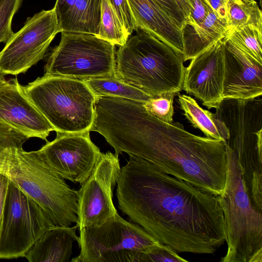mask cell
I'll return each mask as SVG.
<instances>
[{
    "mask_svg": "<svg viewBox=\"0 0 262 262\" xmlns=\"http://www.w3.org/2000/svg\"><path fill=\"white\" fill-rule=\"evenodd\" d=\"M128 155L116 183L121 212L177 253L216 252L226 242L219 195Z\"/></svg>",
    "mask_w": 262,
    "mask_h": 262,
    "instance_id": "1",
    "label": "cell"
},
{
    "mask_svg": "<svg viewBox=\"0 0 262 262\" xmlns=\"http://www.w3.org/2000/svg\"><path fill=\"white\" fill-rule=\"evenodd\" d=\"M92 130L101 134L117 156L124 152L143 159L216 195L224 190L227 142L194 135L179 122L162 121L142 102L105 98L96 111Z\"/></svg>",
    "mask_w": 262,
    "mask_h": 262,
    "instance_id": "2",
    "label": "cell"
},
{
    "mask_svg": "<svg viewBox=\"0 0 262 262\" xmlns=\"http://www.w3.org/2000/svg\"><path fill=\"white\" fill-rule=\"evenodd\" d=\"M116 55V75L150 96L182 90V54L149 32L137 28Z\"/></svg>",
    "mask_w": 262,
    "mask_h": 262,
    "instance_id": "3",
    "label": "cell"
},
{
    "mask_svg": "<svg viewBox=\"0 0 262 262\" xmlns=\"http://www.w3.org/2000/svg\"><path fill=\"white\" fill-rule=\"evenodd\" d=\"M0 173L34 200L55 225L77 220L78 198L64 179L52 170L38 150L10 147L0 152Z\"/></svg>",
    "mask_w": 262,
    "mask_h": 262,
    "instance_id": "4",
    "label": "cell"
},
{
    "mask_svg": "<svg viewBox=\"0 0 262 262\" xmlns=\"http://www.w3.org/2000/svg\"><path fill=\"white\" fill-rule=\"evenodd\" d=\"M225 187L219 195L224 215L227 251L221 262L262 261V214L249 195L243 169L226 144Z\"/></svg>",
    "mask_w": 262,
    "mask_h": 262,
    "instance_id": "5",
    "label": "cell"
},
{
    "mask_svg": "<svg viewBox=\"0 0 262 262\" xmlns=\"http://www.w3.org/2000/svg\"><path fill=\"white\" fill-rule=\"evenodd\" d=\"M22 88L56 133H90L96 96L82 80L45 74Z\"/></svg>",
    "mask_w": 262,
    "mask_h": 262,
    "instance_id": "6",
    "label": "cell"
},
{
    "mask_svg": "<svg viewBox=\"0 0 262 262\" xmlns=\"http://www.w3.org/2000/svg\"><path fill=\"white\" fill-rule=\"evenodd\" d=\"M79 254L72 262H139L141 253L162 244L118 213L103 223L79 229Z\"/></svg>",
    "mask_w": 262,
    "mask_h": 262,
    "instance_id": "7",
    "label": "cell"
},
{
    "mask_svg": "<svg viewBox=\"0 0 262 262\" xmlns=\"http://www.w3.org/2000/svg\"><path fill=\"white\" fill-rule=\"evenodd\" d=\"M59 43L50 53L47 75L85 80L115 75V46L95 35L61 32Z\"/></svg>",
    "mask_w": 262,
    "mask_h": 262,
    "instance_id": "8",
    "label": "cell"
},
{
    "mask_svg": "<svg viewBox=\"0 0 262 262\" xmlns=\"http://www.w3.org/2000/svg\"><path fill=\"white\" fill-rule=\"evenodd\" d=\"M53 225L42 208L9 181L0 234V258L25 257Z\"/></svg>",
    "mask_w": 262,
    "mask_h": 262,
    "instance_id": "9",
    "label": "cell"
},
{
    "mask_svg": "<svg viewBox=\"0 0 262 262\" xmlns=\"http://www.w3.org/2000/svg\"><path fill=\"white\" fill-rule=\"evenodd\" d=\"M60 32L55 9L42 10L27 18L0 52V73L18 75L42 59L55 36Z\"/></svg>",
    "mask_w": 262,
    "mask_h": 262,
    "instance_id": "10",
    "label": "cell"
},
{
    "mask_svg": "<svg viewBox=\"0 0 262 262\" xmlns=\"http://www.w3.org/2000/svg\"><path fill=\"white\" fill-rule=\"evenodd\" d=\"M120 169L118 156L110 151L101 154L90 176L76 190L77 228L100 225L118 213L113 198Z\"/></svg>",
    "mask_w": 262,
    "mask_h": 262,
    "instance_id": "11",
    "label": "cell"
},
{
    "mask_svg": "<svg viewBox=\"0 0 262 262\" xmlns=\"http://www.w3.org/2000/svg\"><path fill=\"white\" fill-rule=\"evenodd\" d=\"M38 152L59 176L80 184L90 176L102 154L91 141L90 133H56V138L48 141Z\"/></svg>",
    "mask_w": 262,
    "mask_h": 262,
    "instance_id": "12",
    "label": "cell"
},
{
    "mask_svg": "<svg viewBox=\"0 0 262 262\" xmlns=\"http://www.w3.org/2000/svg\"><path fill=\"white\" fill-rule=\"evenodd\" d=\"M223 38L192 58L185 69L182 90L209 109L220 107L224 100Z\"/></svg>",
    "mask_w": 262,
    "mask_h": 262,
    "instance_id": "13",
    "label": "cell"
},
{
    "mask_svg": "<svg viewBox=\"0 0 262 262\" xmlns=\"http://www.w3.org/2000/svg\"><path fill=\"white\" fill-rule=\"evenodd\" d=\"M224 77L223 97L247 100L261 96L262 63L224 38Z\"/></svg>",
    "mask_w": 262,
    "mask_h": 262,
    "instance_id": "14",
    "label": "cell"
},
{
    "mask_svg": "<svg viewBox=\"0 0 262 262\" xmlns=\"http://www.w3.org/2000/svg\"><path fill=\"white\" fill-rule=\"evenodd\" d=\"M0 122L28 135L48 142L53 126L25 93L16 78L0 84Z\"/></svg>",
    "mask_w": 262,
    "mask_h": 262,
    "instance_id": "15",
    "label": "cell"
},
{
    "mask_svg": "<svg viewBox=\"0 0 262 262\" xmlns=\"http://www.w3.org/2000/svg\"><path fill=\"white\" fill-rule=\"evenodd\" d=\"M136 29H143L183 54L182 32L155 0H127Z\"/></svg>",
    "mask_w": 262,
    "mask_h": 262,
    "instance_id": "16",
    "label": "cell"
},
{
    "mask_svg": "<svg viewBox=\"0 0 262 262\" xmlns=\"http://www.w3.org/2000/svg\"><path fill=\"white\" fill-rule=\"evenodd\" d=\"M102 0H56L54 7L61 32L99 34Z\"/></svg>",
    "mask_w": 262,
    "mask_h": 262,
    "instance_id": "17",
    "label": "cell"
},
{
    "mask_svg": "<svg viewBox=\"0 0 262 262\" xmlns=\"http://www.w3.org/2000/svg\"><path fill=\"white\" fill-rule=\"evenodd\" d=\"M77 228L53 225L34 243L25 257L30 262H68L74 242H79Z\"/></svg>",
    "mask_w": 262,
    "mask_h": 262,
    "instance_id": "18",
    "label": "cell"
},
{
    "mask_svg": "<svg viewBox=\"0 0 262 262\" xmlns=\"http://www.w3.org/2000/svg\"><path fill=\"white\" fill-rule=\"evenodd\" d=\"M229 30L227 21L218 18L210 8L206 18L198 27L192 28L186 25L182 30L184 61L191 60L224 38Z\"/></svg>",
    "mask_w": 262,
    "mask_h": 262,
    "instance_id": "19",
    "label": "cell"
},
{
    "mask_svg": "<svg viewBox=\"0 0 262 262\" xmlns=\"http://www.w3.org/2000/svg\"><path fill=\"white\" fill-rule=\"evenodd\" d=\"M178 102L186 119L207 137L224 142L230 139V130L225 123L215 114L202 108L193 98L179 94Z\"/></svg>",
    "mask_w": 262,
    "mask_h": 262,
    "instance_id": "20",
    "label": "cell"
},
{
    "mask_svg": "<svg viewBox=\"0 0 262 262\" xmlns=\"http://www.w3.org/2000/svg\"><path fill=\"white\" fill-rule=\"evenodd\" d=\"M83 81L96 97L120 98L142 103L152 97L124 82L116 75Z\"/></svg>",
    "mask_w": 262,
    "mask_h": 262,
    "instance_id": "21",
    "label": "cell"
},
{
    "mask_svg": "<svg viewBox=\"0 0 262 262\" xmlns=\"http://www.w3.org/2000/svg\"><path fill=\"white\" fill-rule=\"evenodd\" d=\"M227 23L229 30L247 25L262 28V13L255 0H229Z\"/></svg>",
    "mask_w": 262,
    "mask_h": 262,
    "instance_id": "22",
    "label": "cell"
},
{
    "mask_svg": "<svg viewBox=\"0 0 262 262\" xmlns=\"http://www.w3.org/2000/svg\"><path fill=\"white\" fill-rule=\"evenodd\" d=\"M226 36L262 63V28L252 25L238 27L229 30Z\"/></svg>",
    "mask_w": 262,
    "mask_h": 262,
    "instance_id": "23",
    "label": "cell"
},
{
    "mask_svg": "<svg viewBox=\"0 0 262 262\" xmlns=\"http://www.w3.org/2000/svg\"><path fill=\"white\" fill-rule=\"evenodd\" d=\"M97 37L119 46L123 45L129 37L108 0L101 2V23Z\"/></svg>",
    "mask_w": 262,
    "mask_h": 262,
    "instance_id": "24",
    "label": "cell"
},
{
    "mask_svg": "<svg viewBox=\"0 0 262 262\" xmlns=\"http://www.w3.org/2000/svg\"><path fill=\"white\" fill-rule=\"evenodd\" d=\"M176 93H169L152 96L143 103L145 108L158 119L166 123L173 122V99Z\"/></svg>",
    "mask_w": 262,
    "mask_h": 262,
    "instance_id": "25",
    "label": "cell"
},
{
    "mask_svg": "<svg viewBox=\"0 0 262 262\" xmlns=\"http://www.w3.org/2000/svg\"><path fill=\"white\" fill-rule=\"evenodd\" d=\"M23 0H0V42L6 43L14 32L12 21Z\"/></svg>",
    "mask_w": 262,
    "mask_h": 262,
    "instance_id": "26",
    "label": "cell"
},
{
    "mask_svg": "<svg viewBox=\"0 0 262 262\" xmlns=\"http://www.w3.org/2000/svg\"><path fill=\"white\" fill-rule=\"evenodd\" d=\"M168 246L160 244L143 252L139 262H187Z\"/></svg>",
    "mask_w": 262,
    "mask_h": 262,
    "instance_id": "27",
    "label": "cell"
},
{
    "mask_svg": "<svg viewBox=\"0 0 262 262\" xmlns=\"http://www.w3.org/2000/svg\"><path fill=\"white\" fill-rule=\"evenodd\" d=\"M29 138L19 130L0 122V152L10 147H22Z\"/></svg>",
    "mask_w": 262,
    "mask_h": 262,
    "instance_id": "28",
    "label": "cell"
},
{
    "mask_svg": "<svg viewBox=\"0 0 262 262\" xmlns=\"http://www.w3.org/2000/svg\"><path fill=\"white\" fill-rule=\"evenodd\" d=\"M108 1L115 11L124 29L129 36L136 29V26L127 0Z\"/></svg>",
    "mask_w": 262,
    "mask_h": 262,
    "instance_id": "29",
    "label": "cell"
},
{
    "mask_svg": "<svg viewBox=\"0 0 262 262\" xmlns=\"http://www.w3.org/2000/svg\"><path fill=\"white\" fill-rule=\"evenodd\" d=\"M171 20L181 30L186 26L187 19L175 0H155Z\"/></svg>",
    "mask_w": 262,
    "mask_h": 262,
    "instance_id": "30",
    "label": "cell"
},
{
    "mask_svg": "<svg viewBox=\"0 0 262 262\" xmlns=\"http://www.w3.org/2000/svg\"><path fill=\"white\" fill-rule=\"evenodd\" d=\"M190 14L187 25L195 28L201 24L206 18L210 8L204 0H192Z\"/></svg>",
    "mask_w": 262,
    "mask_h": 262,
    "instance_id": "31",
    "label": "cell"
},
{
    "mask_svg": "<svg viewBox=\"0 0 262 262\" xmlns=\"http://www.w3.org/2000/svg\"><path fill=\"white\" fill-rule=\"evenodd\" d=\"M217 17L227 21L229 0H204Z\"/></svg>",
    "mask_w": 262,
    "mask_h": 262,
    "instance_id": "32",
    "label": "cell"
},
{
    "mask_svg": "<svg viewBox=\"0 0 262 262\" xmlns=\"http://www.w3.org/2000/svg\"><path fill=\"white\" fill-rule=\"evenodd\" d=\"M9 181L6 177L0 173V234L3 222L4 206Z\"/></svg>",
    "mask_w": 262,
    "mask_h": 262,
    "instance_id": "33",
    "label": "cell"
},
{
    "mask_svg": "<svg viewBox=\"0 0 262 262\" xmlns=\"http://www.w3.org/2000/svg\"><path fill=\"white\" fill-rule=\"evenodd\" d=\"M184 14L187 21L189 16L192 0H175Z\"/></svg>",
    "mask_w": 262,
    "mask_h": 262,
    "instance_id": "34",
    "label": "cell"
},
{
    "mask_svg": "<svg viewBox=\"0 0 262 262\" xmlns=\"http://www.w3.org/2000/svg\"><path fill=\"white\" fill-rule=\"evenodd\" d=\"M4 75L0 73V84L3 82L4 80H5L4 77Z\"/></svg>",
    "mask_w": 262,
    "mask_h": 262,
    "instance_id": "35",
    "label": "cell"
}]
</instances>
